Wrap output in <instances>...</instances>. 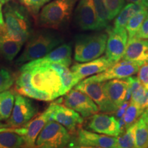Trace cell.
<instances>
[{"label": "cell", "mask_w": 148, "mask_h": 148, "mask_svg": "<svg viewBox=\"0 0 148 148\" xmlns=\"http://www.w3.org/2000/svg\"><path fill=\"white\" fill-rule=\"evenodd\" d=\"M3 10V31L12 39L23 45L32 34V24L27 9L16 3H5Z\"/></svg>", "instance_id": "1"}, {"label": "cell", "mask_w": 148, "mask_h": 148, "mask_svg": "<svg viewBox=\"0 0 148 148\" xmlns=\"http://www.w3.org/2000/svg\"><path fill=\"white\" fill-rule=\"evenodd\" d=\"M63 39L57 33L41 31L29 36L23 52L16 59L17 65L42 58L62 43Z\"/></svg>", "instance_id": "2"}, {"label": "cell", "mask_w": 148, "mask_h": 148, "mask_svg": "<svg viewBox=\"0 0 148 148\" xmlns=\"http://www.w3.org/2000/svg\"><path fill=\"white\" fill-rule=\"evenodd\" d=\"M79 0H53L42 7L38 14L40 27L60 29L69 21L75 5Z\"/></svg>", "instance_id": "3"}, {"label": "cell", "mask_w": 148, "mask_h": 148, "mask_svg": "<svg viewBox=\"0 0 148 148\" xmlns=\"http://www.w3.org/2000/svg\"><path fill=\"white\" fill-rule=\"evenodd\" d=\"M107 39V33L78 35L74 47L75 60L86 62L100 57L106 50Z\"/></svg>", "instance_id": "4"}, {"label": "cell", "mask_w": 148, "mask_h": 148, "mask_svg": "<svg viewBox=\"0 0 148 148\" xmlns=\"http://www.w3.org/2000/svg\"><path fill=\"white\" fill-rule=\"evenodd\" d=\"M31 71V84L35 89L47 93L53 100L65 95L60 73L50 66L34 67Z\"/></svg>", "instance_id": "5"}, {"label": "cell", "mask_w": 148, "mask_h": 148, "mask_svg": "<svg viewBox=\"0 0 148 148\" xmlns=\"http://www.w3.org/2000/svg\"><path fill=\"white\" fill-rule=\"evenodd\" d=\"M71 141L69 131L58 122L49 120L37 136L36 145L42 148L64 147Z\"/></svg>", "instance_id": "6"}, {"label": "cell", "mask_w": 148, "mask_h": 148, "mask_svg": "<svg viewBox=\"0 0 148 148\" xmlns=\"http://www.w3.org/2000/svg\"><path fill=\"white\" fill-rule=\"evenodd\" d=\"M74 88L84 92L91 98L101 112L114 113L117 110V108L107 97L104 88V82H88L84 79L77 83Z\"/></svg>", "instance_id": "7"}, {"label": "cell", "mask_w": 148, "mask_h": 148, "mask_svg": "<svg viewBox=\"0 0 148 148\" xmlns=\"http://www.w3.org/2000/svg\"><path fill=\"white\" fill-rule=\"evenodd\" d=\"M142 64L136 62L123 60L116 62L101 73L84 79L88 82H106L114 79H125L138 73Z\"/></svg>", "instance_id": "8"}, {"label": "cell", "mask_w": 148, "mask_h": 148, "mask_svg": "<svg viewBox=\"0 0 148 148\" xmlns=\"http://www.w3.org/2000/svg\"><path fill=\"white\" fill-rule=\"evenodd\" d=\"M72 48L69 43L60 45L42 58L29 61L21 66V71L32 69L34 67L49 65L53 63L62 64L69 66L71 64Z\"/></svg>", "instance_id": "9"}, {"label": "cell", "mask_w": 148, "mask_h": 148, "mask_svg": "<svg viewBox=\"0 0 148 148\" xmlns=\"http://www.w3.org/2000/svg\"><path fill=\"white\" fill-rule=\"evenodd\" d=\"M37 113V108L32 101L21 94H16L12 113L8 124L14 127L23 126Z\"/></svg>", "instance_id": "10"}, {"label": "cell", "mask_w": 148, "mask_h": 148, "mask_svg": "<svg viewBox=\"0 0 148 148\" xmlns=\"http://www.w3.org/2000/svg\"><path fill=\"white\" fill-rule=\"evenodd\" d=\"M64 105L76 111L84 118L89 117L99 111V107L91 98L75 88H71L66 93Z\"/></svg>", "instance_id": "11"}, {"label": "cell", "mask_w": 148, "mask_h": 148, "mask_svg": "<svg viewBox=\"0 0 148 148\" xmlns=\"http://www.w3.org/2000/svg\"><path fill=\"white\" fill-rule=\"evenodd\" d=\"M50 120H53L65 127L69 132H75L77 126L83 123L82 116L73 109L65 105L51 103Z\"/></svg>", "instance_id": "12"}, {"label": "cell", "mask_w": 148, "mask_h": 148, "mask_svg": "<svg viewBox=\"0 0 148 148\" xmlns=\"http://www.w3.org/2000/svg\"><path fill=\"white\" fill-rule=\"evenodd\" d=\"M108 39L105 53L108 58L113 62H119L124 54L128 35L126 29L120 32L114 31L111 26L106 27Z\"/></svg>", "instance_id": "13"}, {"label": "cell", "mask_w": 148, "mask_h": 148, "mask_svg": "<svg viewBox=\"0 0 148 148\" xmlns=\"http://www.w3.org/2000/svg\"><path fill=\"white\" fill-rule=\"evenodd\" d=\"M75 21L82 30H98L93 0H79L75 11Z\"/></svg>", "instance_id": "14"}, {"label": "cell", "mask_w": 148, "mask_h": 148, "mask_svg": "<svg viewBox=\"0 0 148 148\" xmlns=\"http://www.w3.org/2000/svg\"><path fill=\"white\" fill-rule=\"evenodd\" d=\"M88 127L93 132L107 136H118L122 132L119 121L113 116L94 114L88 121Z\"/></svg>", "instance_id": "15"}, {"label": "cell", "mask_w": 148, "mask_h": 148, "mask_svg": "<svg viewBox=\"0 0 148 148\" xmlns=\"http://www.w3.org/2000/svg\"><path fill=\"white\" fill-rule=\"evenodd\" d=\"M77 146L79 147L116 148V136L98 134L80 129L77 132Z\"/></svg>", "instance_id": "16"}, {"label": "cell", "mask_w": 148, "mask_h": 148, "mask_svg": "<svg viewBox=\"0 0 148 148\" xmlns=\"http://www.w3.org/2000/svg\"><path fill=\"white\" fill-rule=\"evenodd\" d=\"M114 63L115 62L110 60L105 55L88 62L74 64L71 66V70L81 81L86 77L91 76L105 71Z\"/></svg>", "instance_id": "17"}, {"label": "cell", "mask_w": 148, "mask_h": 148, "mask_svg": "<svg viewBox=\"0 0 148 148\" xmlns=\"http://www.w3.org/2000/svg\"><path fill=\"white\" fill-rule=\"evenodd\" d=\"M51 108L48 107L42 113L38 115L31 121H28L23 126L21 136H23L25 145L27 147H34L36 140L40 131L43 128L46 123L50 120Z\"/></svg>", "instance_id": "18"}, {"label": "cell", "mask_w": 148, "mask_h": 148, "mask_svg": "<svg viewBox=\"0 0 148 148\" xmlns=\"http://www.w3.org/2000/svg\"><path fill=\"white\" fill-rule=\"evenodd\" d=\"M122 60L143 64L148 62V39L132 38L128 39Z\"/></svg>", "instance_id": "19"}, {"label": "cell", "mask_w": 148, "mask_h": 148, "mask_svg": "<svg viewBox=\"0 0 148 148\" xmlns=\"http://www.w3.org/2000/svg\"><path fill=\"white\" fill-rule=\"evenodd\" d=\"M127 88L128 82L126 79H114L104 82L107 97L117 109L126 101Z\"/></svg>", "instance_id": "20"}, {"label": "cell", "mask_w": 148, "mask_h": 148, "mask_svg": "<svg viewBox=\"0 0 148 148\" xmlns=\"http://www.w3.org/2000/svg\"><path fill=\"white\" fill-rule=\"evenodd\" d=\"M22 46L23 44L9 37L3 29L0 30V53L7 60H13Z\"/></svg>", "instance_id": "21"}, {"label": "cell", "mask_w": 148, "mask_h": 148, "mask_svg": "<svg viewBox=\"0 0 148 148\" xmlns=\"http://www.w3.org/2000/svg\"><path fill=\"white\" fill-rule=\"evenodd\" d=\"M145 8L147 7L143 5L134 3H129L128 4L123 6L119 13L116 16L114 26L112 27V29L116 32L124 30L130 18Z\"/></svg>", "instance_id": "22"}, {"label": "cell", "mask_w": 148, "mask_h": 148, "mask_svg": "<svg viewBox=\"0 0 148 148\" xmlns=\"http://www.w3.org/2000/svg\"><path fill=\"white\" fill-rule=\"evenodd\" d=\"M14 95L10 90L0 92V121L10 118L14 103Z\"/></svg>", "instance_id": "23"}, {"label": "cell", "mask_w": 148, "mask_h": 148, "mask_svg": "<svg viewBox=\"0 0 148 148\" xmlns=\"http://www.w3.org/2000/svg\"><path fill=\"white\" fill-rule=\"evenodd\" d=\"M134 134L136 147H148V126L141 116L134 123Z\"/></svg>", "instance_id": "24"}, {"label": "cell", "mask_w": 148, "mask_h": 148, "mask_svg": "<svg viewBox=\"0 0 148 148\" xmlns=\"http://www.w3.org/2000/svg\"><path fill=\"white\" fill-rule=\"evenodd\" d=\"M147 13L148 8H145L130 18L125 26V29L128 35V39H131L135 36V35L141 27Z\"/></svg>", "instance_id": "25"}, {"label": "cell", "mask_w": 148, "mask_h": 148, "mask_svg": "<svg viewBox=\"0 0 148 148\" xmlns=\"http://www.w3.org/2000/svg\"><path fill=\"white\" fill-rule=\"evenodd\" d=\"M25 145L23 136L12 132H0V148H17Z\"/></svg>", "instance_id": "26"}, {"label": "cell", "mask_w": 148, "mask_h": 148, "mask_svg": "<svg viewBox=\"0 0 148 148\" xmlns=\"http://www.w3.org/2000/svg\"><path fill=\"white\" fill-rule=\"evenodd\" d=\"M93 2L97 16L98 30L106 29L109 26L108 23L110 21L106 5L102 0H93Z\"/></svg>", "instance_id": "27"}, {"label": "cell", "mask_w": 148, "mask_h": 148, "mask_svg": "<svg viewBox=\"0 0 148 148\" xmlns=\"http://www.w3.org/2000/svg\"><path fill=\"white\" fill-rule=\"evenodd\" d=\"M136 123V122H135ZM134 123L127 127L123 134L116 136V148H134L135 146L134 140Z\"/></svg>", "instance_id": "28"}, {"label": "cell", "mask_w": 148, "mask_h": 148, "mask_svg": "<svg viewBox=\"0 0 148 148\" xmlns=\"http://www.w3.org/2000/svg\"><path fill=\"white\" fill-rule=\"evenodd\" d=\"M143 111L144 110L134 103H130L123 116L125 123V129L126 130L127 127L134 124L137 121L138 118L141 115Z\"/></svg>", "instance_id": "29"}, {"label": "cell", "mask_w": 148, "mask_h": 148, "mask_svg": "<svg viewBox=\"0 0 148 148\" xmlns=\"http://www.w3.org/2000/svg\"><path fill=\"white\" fill-rule=\"evenodd\" d=\"M17 92L21 95L33 98V99H38V100L41 101H51L53 100L51 96L48 95L47 93H45L44 92L37 90L32 87V86H29V87H23L20 88L18 89H16Z\"/></svg>", "instance_id": "30"}, {"label": "cell", "mask_w": 148, "mask_h": 148, "mask_svg": "<svg viewBox=\"0 0 148 148\" xmlns=\"http://www.w3.org/2000/svg\"><path fill=\"white\" fill-rule=\"evenodd\" d=\"M109 14V18L112 20L119 13L125 5V0H102Z\"/></svg>", "instance_id": "31"}, {"label": "cell", "mask_w": 148, "mask_h": 148, "mask_svg": "<svg viewBox=\"0 0 148 148\" xmlns=\"http://www.w3.org/2000/svg\"><path fill=\"white\" fill-rule=\"evenodd\" d=\"M21 4L25 7L31 13L36 15L44 5L50 1V0H19Z\"/></svg>", "instance_id": "32"}, {"label": "cell", "mask_w": 148, "mask_h": 148, "mask_svg": "<svg viewBox=\"0 0 148 148\" xmlns=\"http://www.w3.org/2000/svg\"><path fill=\"white\" fill-rule=\"evenodd\" d=\"M14 81V77L10 71L0 68V92L10 88L13 84Z\"/></svg>", "instance_id": "33"}, {"label": "cell", "mask_w": 148, "mask_h": 148, "mask_svg": "<svg viewBox=\"0 0 148 148\" xmlns=\"http://www.w3.org/2000/svg\"><path fill=\"white\" fill-rule=\"evenodd\" d=\"M138 78L143 87L148 90V62H145L140 66L138 71Z\"/></svg>", "instance_id": "34"}, {"label": "cell", "mask_w": 148, "mask_h": 148, "mask_svg": "<svg viewBox=\"0 0 148 148\" xmlns=\"http://www.w3.org/2000/svg\"><path fill=\"white\" fill-rule=\"evenodd\" d=\"M134 38H146L148 39V13L143 22L141 27L135 35Z\"/></svg>", "instance_id": "35"}, {"label": "cell", "mask_w": 148, "mask_h": 148, "mask_svg": "<svg viewBox=\"0 0 148 148\" xmlns=\"http://www.w3.org/2000/svg\"><path fill=\"white\" fill-rule=\"evenodd\" d=\"M18 127H12L8 123H3L0 122V132H12L17 134Z\"/></svg>", "instance_id": "36"}, {"label": "cell", "mask_w": 148, "mask_h": 148, "mask_svg": "<svg viewBox=\"0 0 148 148\" xmlns=\"http://www.w3.org/2000/svg\"><path fill=\"white\" fill-rule=\"evenodd\" d=\"M128 105H129L128 101H126L117 109V110H116L115 112L116 117L119 119V118H121L123 116V114H124L125 110H126L127 106H128Z\"/></svg>", "instance_id": "37"}, {"label": "cell", "mask_w": 148, "mask_h": 148, "mask_svg": "<svg viewBox=\"0 0 148 148\" xmlns=\"http://www.w3.org/2000/svg\"><path fill=\"white\" fill-rule=\"evenodd\" d=\"M4 26V20H3V14L2 10V3L0 1V30L3 29Z\"/></svg>", "instance_id": "38"}, {"label": "cell", "mask_w": 148, "mask_h": 148, "mask_svg": "<svg viewBox=\"0 0 148 148\" xmlns=\"http://www.w3.org/2000/svg\"><path fill=\"white\" fill-rule=\"evenodd\" d=\"M125 1H126L129 3H137V4L143 5H145V7H147L146 6V0H125Z\"/></svg>", "instance_id": "39"}, {"label": "cell", "mask_w": 148, "mask_h": 148, "mask_svg": "<svg viewBox=\"0 0 148 148\" xmlns=\"http://www.w3.org/2000/svg\"><path fill=\"white\" fill-rule=\"evenodd\" d=\"M141 117L143 118L144 121L145 122V123L148 126V107L145 108V110H144L143 112L141 114Z\"/></svg>", "instance_id": "40"}, {"label": "cell", "mask_w": 148, "mask_h": 148, "mask_svg": "<svg viewBox=\"0 0 148 148\" xmlns=\"http://www.w3.org/2000/svg\"><path fill=\"white\" fill-rule=\"evenodd\" d=\"M9 1H10V0H0V1H1V3H2V4H5V3H8Z\"/></svg>", "instance_id": "41"}, {"label": "cell", "mask_w": 148, "mask_h": 148, "mask_svg": "<svg viewBox=\"0 0 148 148\" xmlns=\"http://www.w3.org/2000/svg\"><path fill=\"white\" fill-rule=\"evenodd\" d=\"M146 6L148 8V0H146Z\"/></svg>", "instance_id": "42"}]
</instances>
